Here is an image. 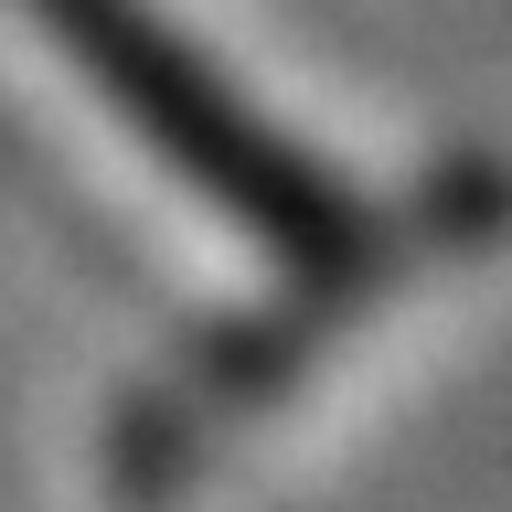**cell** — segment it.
<instances>
[{
  "mask_svg": "<svg viewBox=\"0 0 512 512\" xmlns=\"http://www.w3.org/2000/svg\"><path fill=\"white\" fill-rule=\"evenodd\" d=\"M502 224H512V182L491 171V160H470V171H448L438 192H416L406 214L352 224V235L310 246V256H299L310 278L288 288V299H267V310H246L235 331H214L182 374H160L150 395L128 406V427H118V480H128V491L192 480L256 406H278L320 352H342L352 331H363L374 310H395L427 267L491 246Z\"/></svg>",
  "mask_w": 512,
  "mask_h": 512,
  "instance_id": "obj_1",
  "label": "cell"
},
{
  "mask_svg": "<svg viewBox=\"0 0 512 512\" xmlns=\"http://www.w3.org/2000/svg\"><path fill=\"white\" fill-rule=\"evenodd\" d=\"M11 11H22V22L86 75L96 107H107L192 203H214L224 224H246V235H267V246H288V256H310V246H331V235L363 224L352 192L331 182L267 107H246L150 0H11Z\"/></svg>",
  "mask_w": 512,
  "mask_h": 512,
  "instance_id": "obj_2",
  "label": "cell"
}]
</instances>
